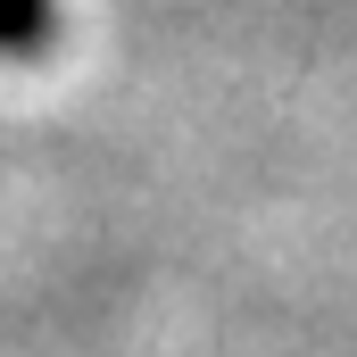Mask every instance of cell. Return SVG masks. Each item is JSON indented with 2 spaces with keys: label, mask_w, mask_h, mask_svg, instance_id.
<instances>
[{
  "label": "cell",
  "mask_w": 357,
  "mask_h": 357,
  "mask_svg": "<svg viewBox=\"0 0 357 357\" xmlns=\"http://www.w3.org/2000/svg\"><path fill=\"white\" fill-rule=\"evenodd\" d=\"M50 33H59V8H50V0H0V50L25 59V50H42Z\"/></svg>",
  "instance_id": "6da1fadb"
}]
</instances>
